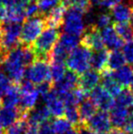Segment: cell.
<instances>
[{"mask_svg":"<svg viewBox=\"0 0 133 134\" xmlns=\"http://www.w3.org/2000/svg\"><path fill=\"white\" fill-rule=\"evenodd\" d=\"M24 78L36 85L43 81H51L48 60L36 58L30 65L26 68Z\"/></svg>","mask_w":133,"mask_h":134,"instance_id":"8992f818","label":"cell"},{"mask_svg":"<svg viewBox=\"0 0 133 134\" xmlns=\"http://www.w3.org/2000/svg\"><path fill=\"white\" fill-rule=\"evenodd\" d=\"M93 52L94 53H92L91 57V67L100 73L108 70V58L109 52L105 48Z\"/></svg>","mask_w":133,"mask_h":134,"instance_id":"cb8c5ba5","label":"cell"},{"mask_svg":"<svg viewBox=\"0 0 133 134\" xmlns=\"http://www.w3.org/2000/svg\"><path fill=\"white\" fill-rule=\"evenodd\" d=\"M35 59L36 55L31 47L20 44L5 53L0 69L13 83L19 84L24 79L26 68Z\"/></svg>","mask_w":133,"mask_h":134,"instance_id":"6da1fadb","label":"cell"},{"mask_svg":"<svg viewBox=\"0 0 133 134\" xmlns=\"http://www.w3.org/2000/svg\"><path fill=\"white\" fill-rule=\"evenodd\" d=\"M25 116L29 125L38 126L42 122L49 120L51 118V113L46 105H36L26 113Z\"/></svg>","mask_w":133,"mask_h":134,"instance_id":"5bb4252c","label":"cell"},{"mask_svg":"<svg viewBox=\"0 0 133 134\" xmlns=\"http://www.w3.org/2000/svg\"><path fill=\"white\" fill-rule=\"evenodd\" d=\"M42 99L47 108L51 113V116L57 118V117H62L64 115V102L61 99V98L53 90H51L47 95L42 97Z\"/></svg>","mask_w":133,"mask_h":134,"instance_id":"7c38bea8","label":"cell"},{"mask_svg":"<svg viewBox=\"0 0 133 134\" xmlns=\"http://www.w3.org/2000/svg\"><path fill=\"white\" fill-rule=\"evenodd\" d=\"M7 1H8V0H0V5H1V4H4V5H7Z\"/></svg>","mask_w":133,"mask_h":134,"instance_id":"c3c4849f","label":"cell"},{"mask_svg":"<svg viewBox=\"0 0 133 134\" xmlns=\"http://www.w3.org/2000/svg\"><path fill=\"white\" fill-rule=\"evenodd\" d=\"M121 1H122V0H98L96 4L101 7L110 9L111 7H113L114 5H117V4L120 3Z\"/></svg>","mask_w":133,"mask_h":134,"instance_id":"b9f144b4","label":"cell"},{"mask_svg":"<svg viewBox=\"0 0 133 134\" xmlns=\"http://www.w3.org/2000/svg\"><path fill=\"white\" fill-rule=\"evenodd\" d=\"M64 115L67 120L72 125L75 126V128L81 124L79 113H78V109L76 105H66L65 106Z\"/></svg>","mask_w":133,"mask_h":134,"instance_id":"4dcf8cb0","label":"cell"},{"mask_svg":"<svg viewBox=\"0 0 133 134\" xmlns=\"http://www.w3.org/2000/svg\"><path fill=\"white\" fill-rule=\"evenodd\" d=\"M122 130L128 134L133 133V112H131L129 116L128 120H127L126 123H125L124 127L122 128Z\"/></svg>","mask_w":133,"mask_h":134,"instance_id":"7bdbcfd3","label":"cell"},{"mask_svg":"<svg viewBox=\"0 0 133 134\" xmlns=\"http://www.w3.org/2000/svg\"><path fill=\"white\" fill-rule=\"evenodd\" d=\"M25 15L26 18H32V16L40 15L39 8L37 7V4L36 0H31L25 7Z\"/></svg>","mask_w":133,"mask_h":134,"instance_id":"f35d334b","label":"cell"},{"mask_svg":"<svg viewBox=\"0 0 133 134\" xmlns=\"http://www.w3.org/2000/svg\"><path fill=\"white\" fill-rule=\"evenodd\" d=\"M2 107V102H1V99H0V108Z\"/></svg>","mask_w":133,"mask_h":134,"instance_id":"f907efd6","label":"cell"},{"mask_svg":"<svg viewBox=\"0 0 133 134\" xmlns=\"http://www.w3.org/2000/svg\"><path fill=\"white\" fill-rule=\"evenodd\" d=\"M84 13L75 7H68L65 13L62 23V29L65 33L80 37L86 30V24L84 20Z\"/></svg>","mask_w":133,"mask_h":134,"instance_id":"5b68a950","label":"cell"},{"mask_svg":"<svg viewBox=\"0 0 133 134\" xmlns=\"http://www.w3.org/2000/svg\"><path fill=\"white\" fill-rule=\"evenodd\" d=\"M37 134H56L52 124L49 120H47L40 123L37 127Z\"/></svg>","mask_w":133,"mask_h":134,"instance_id":"60d3db41","label":"cell"},{"mask_svg":"<svg viewBox=\"0 0 133 134\" xmlns=\"http://www.w3.org/2000/svg\"><path fill=\"white\" fill-rule=\"evenodd\" d=\"M61 2L67 7H75L83 13L89 12L92 8L91 0H61Z\"/></svg>","mask_w":133,"mask_h":134,"instance_id":"f1b7e54d","label":"cell"},{"mask_svg":"<svg viewBox=\"0 0 133 134\" xmlns=\"http://www.w3.org/2000/svg\"><path fill=\"white\" fill-rule=\"evenodd\" d=\"M112 76L123 88H128L133 79V67L125 64L119 69L111 71Z\"/></svg>","mask_w":133,"mask_h":134,"instance_id":"ffe728a7","label":"cell"},{"mask_svg":"<svg viewBox=\"0 0 133 134\" xmlns=\"http://www.w3.org/2000/svg\"><path fill=\"white\" fill-rule=\"evenodd\" d=\"M21 99V93L19 90V86L14 83L10 86L7 93L1 98V102L3 106L5 107H18Z\"/></svg>","mask_w":133,"mask_h":134,"instance_id":"7402d4cb","label":"cell"},{"mask_svg":"<svg viewBox=\"0 0 133 134\" xmlns=\"http://www.w3.org/2000/svg\"><path fill=\"white\" fill-rule=\"evenodd\" d=\"M60 32L59 27H46L37 38L30 45L36 55V58L46 59L49 61V54L53 47L59 40Z\"/></svg>","mask_w":133,"mask_h":134,"instance_id":"7a4b0ae2","label":"cell"},{"mask_svg":"<svg viewBox=\"0 0 133 134\" xmlns=\"http://www.w3.org/2000/svg\"><path fill=\"white\" fill-rule=\"evenodd\" d=\"M78 113H79L81 123H86L97 111V106L90 99H85L79 104Z\"/></svg>","mask_w":133,"mask_h":134,"instance_id":"d4e9b609","label":"cell"},{"mask_svg":"<svg viewBox=\"0 0 133 134\" xmlns=\"http://www.w3.org/2000/svg\"><path fill=\"white\" fill-rule=\"evenodd\" d=\"M97 1H98V0H91V2H92V3H95V4L97 3Z\"/></svg>","mask_w":133,"mask_h":134,"instance_id":"681fc988","label":"cell"},{"mask_svg":"<svg viewBox=\"0 0 133 134\" xmlns=\"http://www.w3.org/2000/svg\"><path fill=\"white\" fill-rule=\"evenodd\" d=\"M130 91H131V93L133 95V79H132L131 82H130Z\"/></svg>","mask_w":133,"mask_h":134,"instance_id":"7dc6e473","label":"cell"},{"mask_svg":"<svg viewBox=\"0 0 133 134\" xmlns=\"http://www.w3.org/2000/svg\"><path fill=\"white\" fill-rule=\"evenodd\" d=\"M116 100L115 104L119 105V106H123L128 108L129 109L131 108L133 105V95L130 90H129L127 88L124 90H121V91L116 96Z\"/></svg>","mask_w":133,"mask_h":134,"instance_id":"f546056e","label":"cell"},{"mask_svg":"<svg viewBox=\"0 0 133 134\" xmlns=\"http://www.w3.org/2000/svg\"><path fill=\"white\" fill-rule=\"evenodd\" d=\"M91 57L92 50L88 47L80 44L70 51L67 57L66 63L70 70H73L77 74H82L91 67Z\"/></svg>","mask_w":133,"mask_h":134,"instance_id":"3957f363","label":"cell"},{"mask_svg":"<svg viewBox=\"0 0 133 134\" xmlns=\"http://www.w3.org/2000/svg\"><path fill=\"white\" fill-rule=\"evenodd\" d=\"M80 44L88 47L92 51H99L105 48L100 31L95 25L86 27L83 37L80 40Z\"/></svg>","mask_w":133,"mask_h":134,"instance_id":"30bf717a","label":"cell"},{"mask_svg":"<svg viewBox=\"0 0 133 134\" xmlns=\"http://www.w3.org/2000/svg\"><path fill=\"white\" fill-rule=\"evenodd\" d=\"M46 27L45 18L42 15L28 18L25 20L23 26H21V34H20V43L27 46L31 44L37 38L41 32Z\"/></svg>","mask_w":133,"mask_h":134,"instance_id":"277c9868","label":"cell"},{"mask_svg":"<svg viewBox=\"0 0 133 134\" xmlns=\"http://www.w3.org/2000/svg\"><path fill=\"white\" fill-rule=\"evenodd\" d=\"M12 85V81L7 77V75L0 69V99L7 93Z\"/></svg>","mask_w":133,"mask_h":134,"instance_id":"8d00e7d4","label":"cell"},{"mask_svg":"<svg viewBox=\"0 0 133 134\" xmlns=\"http://www.w3.org/2000/svg\"><path fill=\"white\" fill-rule=\"evenodd\" d=\"M132 8L126 3H119L110 8V15L115 22H129Z\"/></svg>","mask_w":133,"mask_h":134,"instance_id":"d6986e66","label":"cell"},{"mask_svg":"<svg viewBox=\"0 0 133 134\" xmlns=\"http://www.w3.org/2000/svg\"><path fill=\"white\" fill-rule=\"evenodd\" d=\"M112 23V16L110 13H101L96 16L95 19V26L100 29Z\"/></svg>","mask_w":133,"mask_h":134,"instance_id":"d590c367","label":"cell"},{"mask_svg":"<svg viewBox=\"0 0 133 134\" xmlns=\"http://www.w3.org/2000/svg\"><path fill=\"white\" fill-rule=\"evenodd\" d=\"M80 75L81 76L79 77L78 86L87 93H89V90H91L93 88L98 86L101 80V73L94 69H88Z\"/></svg>","mask_w":133,"mask_h":134,"instance_id":"9a60e30c","label":"cell"},{"mask_svg":"<svg viewBox=\"0 0 133 134\" xmlns=\"http://www.w3.org/2000/svg\"><path fill=\"white\" fill-rule=\"evenodd\" d=\"M37 7L39 8V13L42 16L48 14L52 8L59 5L61 0H36Z\"/></svg>","mask_w":133,"mask_h":134,"instance_id":"e575fe53","label":"cell"},{"mask_svg":"<svg viewBox=\"0 0 133 134\" xmlns=\"http://www.w3.org/2000/svg\"><path fill=\"white\" fill-rule=\"evenodd\" d=\"M37 85V86L36 87V90H37L39 96H41V97H44L45 95H47L52 90L51 81H43V82Z\"/></svg>","mask_w":133,"mask_h":134,"instance_id":"ab89813d","label":"cell"},{"mask_svg":"<svg viewBox=\"0 0 133 134\" xmlns=\"http://www.w3.org/2000/svg\"><path fill=\"white\" fill-rule=\"evenodd\" d=\"M100 34L105 47H107L109 50L119 49L124 45V40L118 35L114 27L110 25L103 27Z\"/></svg>","mask_w":133,"mask_h":134,"instance_id":"4fadbf2b","label":"cell"},{"mask_svg":"<svg viewBox=\"0 0 133 134\" xmlns=\"http://www.w3.org/2000/svg\"><path fill=\"white\" fill-rule=\"evenodd\" d=\"M84 124L91 131L97 133L108 132L112 129L109 114H108V111L101 110V109L96 111V113Z\"/></svg>","mask_w":133,"mask_h":134,"instance_id":"9c48e42d","label":"cell"},{"mask_svg":"<svg viewBox=\"0 0 133 134\" xmlns=\"http://www.w3.org/2000/svg\"><path fill=\"white\" fill-rule=\"evenodd\" d=\"M37 127H38V126L29 125L27 130L26 131V132L24 134H37Z\"/></svg>","mask_w":133,"mask_h":134,"instance_id":"ee69618b","label":"cell"},{"mask_svg":"<svg viewBox=\"0 0 133 134\" xmlns=\"http://www.w3.org/2000/svg\"><path fill=\"white\" fill-rule=\"evenodd\" d=\"M2 50V27L0 25V51Z\"/></svg>","mask_w":133,"mask_h":134,"instance_id":"f6af8a7d","label":"cell"},{"mask_svg":"<svg viewBox=\"0 0 133 134\" xmlns=\"http://www.w3.org/2000/svg\"><path fill=\"white\" fill-rule=\"evenodd\" d=\"M131 8H132V7H131ZM130 25L133 27V8H132V11H131V15H130Z\"/></svg>","mask_w":133,"mask_h":134,"instance_id":"bcb514c9","label":"cell"},{"mask_svg":"<svg viewBox=\"0 0 133 134\" xmlns=\"http://www.w3.org/2000/svg\"><path fill=\"white\" fill-rule=\"evenodd\" d=\"M126 64V59L122 52L119 49L111 50L108 53V70L114 71L116 69H119L120 67Z\"/></svg>","mask_w":133,"mask_h":134,"instance_id":"484cf974","label":"cell"},{"mask_svg":"<svg viewBox=\"0 0 133 134\" xmlns=\"http://www.w3.org/2000/svg\"><path fill=\"white\" fill-rule=\"evenodd\" d=\"M131 2H132V3H133V0H131Z\"/></svg>","mask_w":133,"mask_h":134,"instance_id":"816d5d0a","label":"cell"},{"mask_svg":"<svg viewBox=\"0 0 133 134\" xmlns=\"http://www.w3.org/2000/svg\"><path fill=\"white\" fill-rule=\"evenodd\" d=\"M67 71V68L65 66V63L61 62H51L50 66V78L51 81L56 82L63 78Z\"/></svg>","mask_w":133,"mask_h":134,"instance_id":"1f68e13d","label":"cell"},{"mask_svg":"<svg viewBox=\"0 0 133 134\" xmlns=\"http://www.w3.org/2000/svg\"><path fill=\"white\" fill-rule=\"evenodd\" d=\"M29 124L27 118L26 116H23L5 129V134H24Z\"/></svg>","mask_w":133,"mask_h":134,"instance_id":"83f0119b","label":"cell"},{"mask_svg":"<svg viewBox=\"0 0 133 134\" xmlns=\"http://www.w3.org/2000/svg\"><path fill=\"white\" fill-rule=\"evenodd\" d=\"M51 124L56 134L66 133L72 129V126H73L67 119L62 118V117H57V118H56Z\"/></svg>","mask_w":133,"mask_h":134,"instance_id":"d6a6232c","label":"cell"},{"mask_svg":"<svg viewBox=\"0 0 133 134\" xmlns=\"http://www.w3.org/2000/svg\"><path fill=\"white\" fill-rule=\"evenodd\" d=\"M131 134H133V133H131Z\"/></svg>","mask_w":133,"mask_h":134,"instance_id":"f5cc1de1","label":"cell"},{"mask_svg":"<svg viewBox=\"0 0 133 134\" xmlns=\"http://www.w3.org/2000/svg\"><path fill=\"white\" fill-rule=\"evenodd\" d=\"M2 27V50L9 51L12 48L19 46L21 26L16 22L5 21L0 23Z\"/></svg>","mask_w":133,"mask_h":134,"instance_id":"52a82bcc","label":"cell"},{"mask_svg":"<svg viewBox=\"0 0 133 134\" xmlns=\"http://www.w3.org/2000/svg\"><path fill=\"white\" fill-rule=\"evenodd\" d=\"M101 86L113 97H116L122 90V87L113 78L111 71L106 70L101 74Z\"/></svg>","mask_w":133,"mask_h":134,"instance_id":"44dd1931","label":"cell"},{"mask_svg":"<svg viewBox=\"0 0 133 134\" xmlns=\"http://www.w3.org/2000/svg\"><path fill=\"white\" fill-rule=\"evenodd\" d=\"M89 99L101 110L108 111L115 104L113 96L110 95L102 86H96L88 93Z\"/></svg>","mask_w":133,"mask_h":134,"instance_id":"ba28073f","label":"cell"},{"mask_svg":"<svg viewBox=\"0 0 133 134\" xmlns=\"http://www.w3.org/2000/svg\"><path fill=\"white\" fill-rule=\"evenodd\" d=\"M79 76L73 70H67L63 78L59 81L54 82V87L52 90L60 97L64 93L78 87Z\"/></svg>","mask_w":133,"mask_h":134,"instance_id":"8fae6325","label":"cell"},{"mask_svg":"<svg viewBox=\"0 0 133 134\" xmlns=\"http://www.w3.org/2000/svg\"><path fill=\"white\" fill-rule=\"evenodd\" d=\"M67 11V7L64 4L57 5L54 8H52L48 14L44 16L46 21V27H61L64 20L65 13Z\"/></svg>","mask_w":133,"mask_h":134,"instance_id":"ac0fdd59","label":"cell"},{"mask_svg":"<svg viewBox=\"0 0 133 134\" xmlns=\"http://www.w3.org/2000/svg\"><path fill=\"white\" fill-rule=\"evenodd\" d=\"M39 94L37 91V90H33L31 91L28 92H24L21 93V99H20V102L18 105V108L20 109V110L24 113V115H26V113L34 108L36 105L37 104V101L39 99Z\"/></svg>","mask_w":133,"mask_h":134,"instance_id":"603a6c76","label":"cell"},{"mask_svg":"<svg viewBox=\"0 0 133 134\" xmlns=\"http://www.w3.org/2000/svg\"><path fill=\"white\" fill-rule=\"evenodd\" d=\"M113 27L124 41L133 40V27L129 22H116Z\"/></svg>","mask_w":133,"mask_h":134,"instance_id":"4316f807","label":"cell"},{"mask_svg":"<svg viewBox=\"0 0 133 134\" xmlns=\"http://www.w3.org/2000/svg\"><path fill=\"white\" fill-rule=\"evenodd\" d=\"M130 114V109L128 108L114 104V106L110 109L109 114V119L110 121H111L112 127L122 129L124 127Z\"/></svg>","mask_w":133,"mask_h":134,"instance_id":"e0dca14e","label":"cell"},{"mask_svg":"<svg viewBox=\"0 0 133 134\" xmlns=\"http://www.w3.org/2000/svg\"><path fill=\"white\" fill-rule=\"evenodd\" d=\"M59 41L66 48L71 51L73 48H75L80 42L79 37L75 35H71V34L64 33L59 37Z\"/></svg>","mask_w":133,"mask_h":134,"instance_id":"836d02e7","label":"cell"},{"mask_svg":"<svg viewBox=\"0 0 133 134\" xmlns=\"http://www.w3.org/2000/svg\"><path fill=\"white\" fill-rule=\"evenodd\" d=\"M25 116L18 107H1L0 108V126L7 129L16 120Z\"/></svg>","mask_w":133,"mask_h":134,"instance_id":"2e32d148","label":"cell"},{"mask_svg":"<svg viewBox=\"0 0 133 134\" xmlns=\"http://www.w3.org/2000/svg\"><path fill=\"white\" fill-rule=\"evenodd\" d=\"M122 53L125 57L126 62L133 67V40L128 41L126 44L123 45Z\"/></svg>","mask_w":133,"mask_h":134,"instance_id":"74e56055","label":"cell"}]
</instances>
